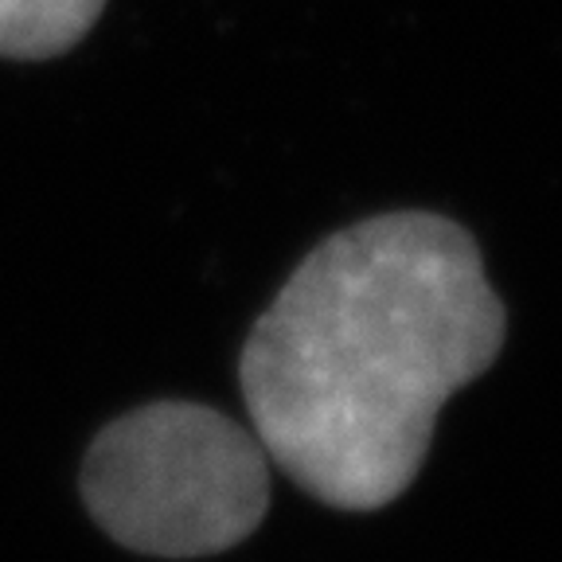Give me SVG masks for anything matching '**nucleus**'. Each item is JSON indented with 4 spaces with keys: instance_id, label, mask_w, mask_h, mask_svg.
<instances>
[{
    "instance_id": "nucleus-1",
    "label": "nucleus",
    "mask_w": 562,
    "mask_h": 562,
    "mask_svg": "<svg viewBox=\"0 0 562 562\" xmlns=\"http://www.w3.org/2000/svg\"><path fill=\"white\" fill-rule=\"evenodd\" d=\"M508 333L481 250L434 211H386L313 246L255 321L238 383L255 438L313 501L375 512L430 453L449 395Z\"/></svg>"
},
{
    "instance_id": "nucleus-2",
    "label": "nucleus",
    "mask_w": 562,
    "mask_h": 562,
    "mask_svg": "<svg viewBox=\"0 0 562 562\" xmlns=\"http://www.w3.org/2000/svg\"><path fill=\"white\" fill-rule=\"evenodd\" d=\"M79 492L114 543L157 559H203L250 539L270 508V453L203 403L137 406L82 457Z\"/></svg>"
},
{
    "instance_id": "nucleus-3",
    "label": "nucleus",
    "mask_w": 562,
    "mask_h": 562,
    "mask_svg": "<svg viewBox=\"0 0 562 562\" xmlns=\"http://www.w3.org/2000/svg\"><path fill=\"white\" fill-rule=\"evenodd\" d=\"M105 0H0V59H52L79 44Z\"/></svg>"
}]
</instances>
